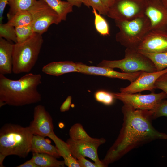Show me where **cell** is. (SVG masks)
<instances>
[{
	"label": "cell",
	"instance_id": "cell-1",
	"mask_svg": "<svg viewBox=\"0 0 167 167\" xmlns=\"http://www.w3.org/2000/svg\"><path fill=\"white\" fill-rule=\"evenodd\" d=\"M122 127L115 142L102 161L105 167L119 159L132 149L157 139H167V134L156 130L152 124V110L135 109L124 104Z\"/></svg>",
	"mask_w": 167,
	"mask_h": 167
},
{
	"label": "cell",
	"instance_id": "cell-2",
	"mask_svg": "<svg viewBox=\"0 0 167 167\" xmlns=\"http://www.w3.org/2000/svg\"><path fill=\"white\" fill-rule=\"evenodd\" d=\"M41 80L40 74L28 73L17 80L0 74V107L6 105L22 106L41 101L37 87Z\"/></svg>",
	"mask_w": 167,
	"mask_h": 167
},
{
	"label": "cell",
	"instance_id": "cell-3",
	"mask_svg": "<svg viewBox=\"0 0 167 167\" xmlns=\"http://www.w3.org/2000/svg\"><path fill=\"white\" fill-rule=\"evenodd\" d=\"M29 126L6 123L0 130V153L25 158L31 152L33 135Z\"/></svg>",
	"mask_w": 167,
	"mask_h": 167
},
{
	"label": "cell",
	"instance_id": "cell-4",
	"mask_svg": "<svg viewBox=\"0 0 167 167\" xmlns=\"http://www.w3.org/2000/svg\"><path fill=\"white\" fill-rule=\"evenodd\" d=\"M43 40L35 32L25 41L14 44L12 72L15 74L29 72L38 59Z\"/></svg>",
	"mask_w": 167,
	"mask_h": 167
},
{
	"label": "cell",
	"instance_id": "cell-5",
	"mask_svg": "<svg viewBox=\"0 0 167 167\" xmlns=\"http://www.w3.org/2000/svg\"><path fill=\"white\" fill-rule=\"evenodd\" d=\"M119 31L116 41L126 48L136 50L145 36L151 30L149 20L144 15L130 20H114Z\"/></svg>",
	"mask_w": 167,
	"mask_h": 167
},
{
	"label": "cell",
	"instance_id": "cell-6",
	"mask_svg": "<svg viewBox=\"0 0 167 167\" xmlns=\"http://www.w3.org/2000/svg\"><path fill=\"white\" fill-rule=\"evenodd\" d=\"M123 58L115 60H104L97 66L106 67L113 69L118 68L122 72L132 73L139 71L153 72L157 71L152 61L136 50L126 48Z\"/></svg>",
	"mask_w": 167,
	"mask_h": 167
},
{
	"label": "cell",
	"instance_id": "cell-7",
	"mask_svg": "<svg viewBox=\"0 0 167 167\" xmlns=\"http://www.w3.org/2000/svg\"><path fill=\"white\" fill-rule=\"evenodd\" d=\"M28 11L32 18L35 32L42 35L52 24L61 22L57 13L43 0H37Z\"/></svg>",
	"mask_w": 167,
	"mask_h": 167
},
{
	"label": "cell",
	"instance_id": "cell-8",
	"mask_svg": "<svg viewBox=\"0 0 167 167\" xmlns=\"http://www.w3.org/2000/svg\"><path fill=\"white\" fill-rule=\"evenodd\" d=\"M145 0H115L106 15L114 20H130L144 15Z\"/></svg>",
	"mask_w": 167,
	"mask_h": 167
},
{
	"label": "cell",
	"instance_id": "cell-9",
	"mask_svg": "<svg viewBox=\"0 0 167 167\" xmlns=\"http://www.w3.org/2000/svg\"><path fill=\"white\" fill-rule=\"evenodd\" d=\"M113 94L115 99L121 101L124 104L130 105L135 109L144 110H153L162 101L167 98L166 94L163 91L145 95L121 92Z\"/></svg>",
	"mask_w": 167,
	"mask_h": 167
},
{
	"label": "cell",
	"instance_id": "cell-10",
	"mask_svg": "<svg viewBox=\"0 0 167 167\" xmlns=\"http://www.w3.org/2000/svg\"><path fill=\"white\" fill-rule=\"evenodd\" d=\"M105 142V139L103 138H93L91 140L79 141H75L70 138L66 142L72 155L75 159L80 156L88 157L99 167H105L98 157L97 150L99 146Z\"/></svg>",
	"mask_w": 167,
	"mask_h": 167
},
{
	"label": "cell",
	"instance_id": "cell-11",
	"mask_svg": "<svg viewBox=\"0 0 167 167\" xmlns=\"http://www.w3.org/2000/svg\"><path fill=\"white\" fill-rule=\"evenodd\" d=\"M144 15L149 21L151 30L167 32V8L161 0H145Z\"/></svg>",
	"mask_w": 167,
	"mask_h": 167
},
{
	"label": "cell",
	"instance_id": "cell-12",
	"mask_svg": "<svg viewBox=\"0 0 167 167\" xmlns=\"http://www.w3.org/2000/svg\"><path fill=\"white\" fill-rule=\"evenodd\" d=\"M28 126L34 135L49 137L54 133L52 118L42 105L34 108L33 118Z\"/></svg>",
	"mask_w": 167,
	"mask_h": 167
},
{
	"label": "cell",
	"instance_id": "cell-13",
	"mask_svg": "<svg viewBox=\"0 0 167 167\" xmlns=\"http://www.w3.org/2000/svg\"><path fill=\"white\" fill-rule=\"evenodd\" d=\"M136 50L142 54L167 51V32L150 30L144 37Z\"/></svg>",
	"mask_w": 167,
	"mask_h": 167
},
{
	"label": "cell",
	"instance_id": "cell-14",
	"mask_svg": "<svg viewBox=\"0 0 167 167\" xmlns=\"http://www.w3.org/2000/svg\"><path fill=\"white\" fill-rule=\"evenodd\" d=\"M167 72V68L153 72L142 71L139 76L127 86L121 88L120 92L125 93H135L143 91H152L155 88V84L158 79Z\"/></svg>",
	"mask_w": 167,
	"mask_h": 167
},
{
	"label": "cell",
	"instance_id": "cell-15",
	"mask_svg": "<svg viewBox=\"0 0 167 167\" xmlns=\"http://www.w3.org/2000/svg\"><path fill=\"white\" fill-rule=\"evenodd\" d=\"M78 63L79 72L127 80L131 83L135 81L142 72V71H139L132 73L120 72L109 67L89 66L81 62H78Z\"/></svg>",
	"mask_w": 167,
	"mask_h": 167
},
{
	"label": "cell",
	"instance_id": "cell-16",
	"mask_svg": "<svg viewBox=\"0 0 167 167\" xmlns=\"http://www.w3.org/2000/svg\"><path fill=\"white\" fill-rule=\"evenodd\" d=\"M14 44L0 38V74H10L12 72Z\"/></svg>",
	"mask_w": 167,
	"mask_h": 167
},
{
	"label": "cell",
	"instance_id": "cell-17",
	"mask_svg": "<svg viewBox=\"0 0 167 167\" xmlns=\"http://www.w3.org/2000/svg\"><path fill=\"white\" fill-rule=\"evenodd\" d=\"M42 71L46 74L57 76L70 72H79L78 63L71 61L52 62L44 66Z\"/></svg>",
	"mask_w": 167,
	"mask_h": 167
},
{
	"label": "cell",
	"instance_id": "cell-18",
	"mask_svg": "<svg viewBox=\"0 0 167 167\" xmlns=\"http://www.w3.org/2000/svg\"><path fill=\"white\" fill-rule=\"evenodd\" d=\"M45 138L33 135L32 141L31 152L48 154L57 158L61 156L57 148L48 143Z\"/></svg>",
	"mask_w": 167,
	"mask_h": 167
},
{
	"label": "cell",
	"instance_id": "cell-19",
	"mask_svg": "<svg viewBox=\"0 0 167 167\" xmlns=\"http://www.w3.org/2000/svg\"><path fill=\"white\" fill-rule=\"evenodd\" d=\"M55 143L61 156L64 159L65 165L68 167H80L77 159L72 155L68 145L56 136L54 133L49 136Z\"/></svg>",
	"mask_w": 167,
	"mask_h": 167
},
{
	"label": "cell",
	"instance_id": "cell-20",
	"mask_svg": "<svg viewBox=\"0 0 167 167\" xmlns=\"http://www.w3.org/2000/svg\"><path fill=\"white\" fill-rule=\"evenodd\" d=\"M57 158L48 154L32 152V159L39 167H63L64 161L58 160Z\"/></svg>",
	"mask_w": 167,
	"mask_h": 167
},
{
	"label": "cell",
	"instance_id": "cell-21",
	"mask_svg": "<svg viewBox=\"0 0 167 167\" xmlns=\"http://www.w3.org/2000/svg\"><path fill=\"white\" fill-rule=\"evenodd\" d=\"M57 13L62 21L66 20L68 14L73 11V6L67 1L61 0H43Z\"/></svg>",
	"mask_w": 167,
	"mask_h": 167
},
{
	"label": "cell",
	"instance_id": "cell-22",
	"mask_svg": "<svg viewBox=\"0 0 167 167\" xmlns=\"http://www.w3.org/2000/svg\"><path fill=\"white\" fill-rule=\"evenodd\" d=\"M37 0H9L10 9L7 14L8 19H10L17 12L28 11Z\"/></svg>",
	"mask_w": 167,
	"mask_h": 167
},
{
	"label": "cell",
	"instance_id": "cell-23",
	"mask_svg": "<svg viewBox=\"0 0 167 167\" xmlns=\"http://www.w3.org/2000/svg\"><path fill=\"white\" fill-rule=\"evenodd\" d=\"M32 22V18L30 12L28 11H21L8 19L7 23L15 27L26 26Z\"/></svg>",
	"mask_w": 167,
	"mask_h": 167
},
{
	"label": "cell",
	"instance_id": "cell-24",
	"mask_svg": "<svg viewBox=\"0 0 167 167\" xmlns=\"http://www.w3.org/2000/svg\"><path fill=\"white\" fill-rule=\"evenodd\" d=\"M142 54L152 61L157 71H161L167 68V51L156 53Z\"/></svg>",
	"mask_w": 167,
	"mask_h": 167
},
{
	"label": "cell",
	"instance_id": "cell-25",
	"mask_svg": "<svg viewBox=\"0 0 167 167\" xmlns=\"http://www.w3.org/2000/svg\"><path fill=\"white\" fill-rule=\"evenodd\" d=\"M95 9H92V12L94 16V25L96 31L101 35L107 36L109 35V28L106 20L98 13Z\"/></svg>",
	"mask_w": 167,
	"mask_h": 167
},
{
	"label": "cell",
	"instance_id": "cell-26",
	"mask_svg": "<svg viewBox=\"0 0 167 167\" xmlns=\"http://www.w3.org/2000/svg\"><path fill=\"white\" fill-rule=\"evenodd\" d=\"M69 134L70 138L75 141L89 140L93 138L88 134L82 125L79 123L75 124L71 127Z\"/></svg>",
	"mask_w": 167,
	"mask_h": 167
},
{
	"label": "cell",
	"instance_id": "cell-27",
	"mask_svg": "<svg viewBox=\"0 0 167 167\" xmlns=\"http://www.w3.org/2000/svg\"><path fill=\"white\" fill-rule=\"evenodd\" d=\"M15 28L17 43L22 42L25 41L35 33L33 29L32 22L28 25L15 27Z\"/></svg>",
	"mask_w": 167,
	"mask_h": 167
},
{
	"label": "cell",
	"instance_id": "cell-28",
	"mask_svg": "<svg viewBox=\"0 0 167 167\" xmlns=\"http://www.w3.org/2000/svg\"><path fill=\"white\" fill-rule=\"evenodd\" d=\"M0 38H2L10 41H12L15 43L17 42L15 28L7 23H0Z\"/></svg>",
	"mask_w": 167,
	"mask_h": 167
},
{
	"label": "cell",
	"instance_id": "cell-29",
	"mask_svg": "<svg viewBox=\"0 0 167 167\" xmlns=\"http://www.w3.org/2000/svg\"><path fill=\"white\" fill-rule=\"evenodd\" d=\"M94 97L97 101L106 105H112L115 99L113 93L101 90L96 92Z\"/></svg>",
	"mask_w": 167,
	"mask_h": 167
},
{
	"label": "cell",
	"instance_id": "cell-30",
	"mask_svg": "<svg viewBox=\"0 0 167 167\" xmlns=\"http://www.w3.org/2000/svg\"><path fill=\"white\" fill-rule=\"evenodd\" d=\"M84 4L87 7H91L101 15H106L107 10L101 0H84Z\"/></svg>",
	"mask_w": 167,
	"mask_h": 167
},
{
	"label": "cell",
	"instance_id": "cell-31",
	"mask_svg": "<svg viewBox=\"0 0 167 167\" xmlns=\"http://www.w3.org/2000/svg\"><path fill=\"white\" fill-rule=\"evenodd\" d=\"M152 111L153 119L162 116H167V100L165 99L162 101Z\"/></svg>",
	"mask_w": 167,
	"mask_h": 167
},
{
	"label": "cell",
	"instance_id": "cell-32",
	"mask_svg": "<svg viewBox=\"0 0 167 167\" xmlns=\"http://www.w3.org/2000/svg\"><path fill=\"white\" fill-rule=\"evenodd\" d=\"M154 87L155 89L161 90L167 95V72L161 76L156 81Z\"/></svg>",
	"mask_w": 167,
	"mask_h": 167
},
{
	"label": "cell",
	"instance_id": "cell-33",
	"mask_svg": "<svg viewBox=\"0 0 167 167\" xmlns=\"http://www.w3.org/2000/svg\"><path fill=\"white\" fill-rule=\"evenodd\" d=\"M77 159L80 167H99L96 163L91 162L84 157L80 156Z\"/></svg>",
	"mask_w": 167,
	"mask_h": 167
},
{
	"label": "cell",
	"instance_id": "cell-34",
	"mask_svg": "<svg viewBox=\"0 0 167 167\" xmlns=\"http://www.w3.org/2000/svg\"><path fill=\"white\" fill-rule=\"evenodd\" d=\"M71 100L72 97L71 96H68L67 97L60 106L61 112H64L69 110L71 105Z\"/></svg>",
	"mask_w": 167,
	"mask_h": 167
},
{
	"label": "cell",
	"instance_id": "cell-35",
	"mask_svg": "<svg viewBox=\"0 0 167 167\" xmlns=\"http://www.w3.org/2000/svg\"><path fill=\"white\" fill-rule=\"evenodd\" d=\"M9 0H0V23H2L3 14L6 5L8 4Z\"/></svg>",
	"mask_w": 167,
	"mask_h": 167
},
{
	"label": "cell",
	"instance_id": "cell-36",
	"mask_svg": "<svg viewBox=\"0 0 167 167\" xmlns=\"http://www.w3.org/2000/svg\"><path fill=\"white\" fill-rule=\"evenodd\" d=\"M17 167H39V166L36 164L32 160L30 159L24 163L19 165Z\"/></svg>",
	"mask_w": 167,
	"mask_h": 167
},
{
	"label": "cell",
	"instance_id": "cell-37",
	"mask_svg": "<svg viewBox=\"0 0 167 167\" xmlns=\"http://www.w3.org/2000/svg\"><path fill=\"white\" fill-rule=\"evenodd\" d=\"M73 6H75L78 7L81 6L82 4H84V0H66Z\"/></svg>",
	"mask_w": 167,
	"mask_h": 167
},
{
	"label": "cell",
	"instance_id": "cell-38",
	"mask_svg": "<svg viewBox=\"0 0 167 167\" xmlns=\"http://www.w3.org/2000/svg\"><path fill=\"white\" fill-rule=\"evenodd\" d=\"M101 1L108 11V9L113 4L115 0H101Z\"/></svg>",
	"mask_w": 167,
	"mask_h": 167
},
{
	"label": "cell",
	"instance_id": "cell-39",
	"mask_svg": "<svg viewBox=\"0 0 167 167\" xmlns=\"http://www.w3.org/2000/svg\"><path fill=\"white\" fill-rule=\"evenodd\" d=\"M6 157L4 155L0 153V166L4 167L3 164V161Z\"/></svg>",
	"mask_w": 167,
	"mask_h": 167
},
{
	"label": "cell",
	"instance_id": "cell-40",
	"mask_svg": "<svg viewBox=\"0 0 167 167\" xmlns=\"http://www.w3.org/2000/svg\"><path fill=\"white\" fill-rule=\"evenodd\" d=\"M165 6L167 8V0H161Z\"/></svg>",
	"mask_w": 167,
	"mask_h": 167
}]
</instances>
